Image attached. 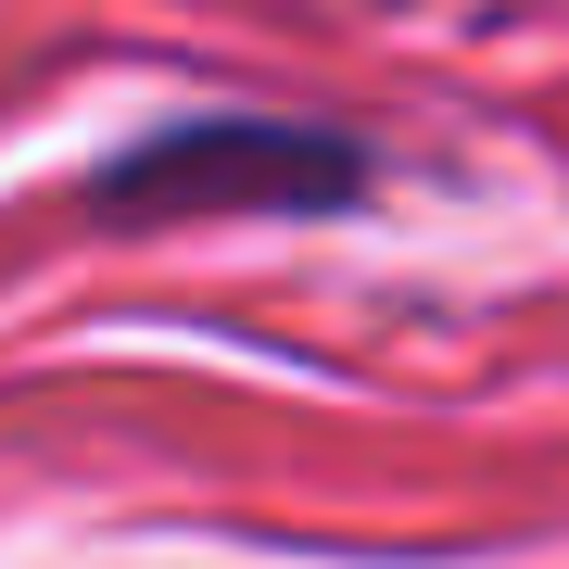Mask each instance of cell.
Returning a JSON list of instances; mask_svg holds the SVG:
<instances>
[{
	"label": "cell",
	"instance_id": "cell-1",
	"mask_svg": "<svg viewBox=\"0 0 569 569\" xmlns=\"http://www.w3.org/2000/svg\"><path fill=\"white\" fill-rule=\"evenodd\" d=\"M355 152L305 127H164V140L102 164V203L164 216V203H342Z\"/></svg>",
	"mask_w": 569,
	"mask_h": 569
}]
</instances>
